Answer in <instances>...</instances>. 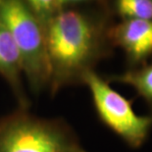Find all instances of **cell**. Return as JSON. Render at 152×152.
<instances>
[{
  "instance_id": "5",
  "label": "cell",
  "mask_w": 152,
  "mask_h": 152,
  "mask_svg": "<svg viewBox=\"0 0 152 152\" xmlns=\"http://www.w3.org/2000/svg\"><path fill=\"white\" fill-rule=\"evenodd\" d=\"M108 39L124 50L134 67L145 63L152 55V21L123 19L108 30Z\"/></svg>"
},
{
  "instance_id": "2",
  "label": "cell",
  "mask_w": 152,
  "mask_h": 152,
  "mask_svg": "<svg viewBox=\"0 0 152 152\" xmlns=\"http://www.w3.org/2000/svg\"><path fill=\"white\" fill-rule=\"evenodd\" d=\"M0 21L14 38L31 90L39 93L49 87L50 68L42 23L23 0H0Z\"/></svg>"
},
{
  "instance_id": "11",
  "label": "cell",
  "mask_w": 152,
  "mask_h": 152,
  "mask_svg": "<svg viewBox=\"0 0 152 152\" xmlns=\"http://www.w3.org/2000/svg\"><path fill=\"white\" fill-rule=\"evenodd\" d=\"M70 152H87V151H86L83 148L80 147V146H77V148H75V149H73L72 151H70Z\"/></svg>"
},
{
  "instance_id": "4",
  "label": "cell",
  "mask_w": 152,
  "mask_h": 152,
  "mask_svg": "<svg viewBox=\"0 0 152 152\" xmlns=\"http://www.w3.org/2000/svg\"><path fill=\"white\" fill-rule=\"evenodd\" d=\"M83 83L88 87L100 121L130 147L142 146L152 129V115L137 114L131 100L113 89L94 71L86 74Z\"/></svg>"
},
{
  "instance_id": "7",
  "label": "cell",
  "mask_w": 152,
  "mask_h": 152,
  "mask_svg": "<svg viewBox=\"0 0 152 152\" xmlns=\"http://www.w3.org/2000/svg\"><path fill=\"white\" fill-rule=\"evenodd\" d=\"M107 80L132 86L152 112V61L110 77Z\"/></svg>"
},
{
  "instance_id": "6",
  "label": "cell",
  "mask_w": 152,
  "mask_h": 152,
  "mask_svg": "<svg viewBox=\"0 0 152 152\" xmlns=\"http://www.w3.org/2000/svg\"><path fill=\"white\" fill-rule=\"evenodd\" d=\"M23 65L21 55L12 34L0 21V76L14 92L21 109H27L28 100L22 83Z\"/></svg>"
},
{
  "instance_id": "8",
  "label": "cell",
  "mask_w": 152,
  "mask_h": 152,
  "mask_svg": "<svg viewBox=\"0 0 152 152\" xmlns=\"http://www.w3.org/2000/svg\"><path fill=\"white\" fill-rule=\"evenodd\" d=\"M116 9L123 19L152 21V0H116Z\"/></svg>"
},
{
  "instance_id": "10",
  "label": "cell",
  "mask_w": 152,
  "mask_h": 152,
  "mask_svg": "<svg viewBox=\"0 0 152 152\" xmlns=\"http://www.w3.org/2000/svg\"><path fill=\"white\" fill-rule=\"evenodd\" d=\"M80 1H85V0H58V3H59L60 8L62 9L64 6L67 4H70V3H75V2H80Z\"/></svg>"
},
{
  "instance_id": "9",
  "label": "cell",
  "mask_w": 152,
  "mask_h": 152,
  "mask_svg": "<svg viewBox=\"0 0 152 152\" xmlns=\"http://www.w3.org/2000/svg\"><path fill=\"white\" fill-rule=\"evenodd\" d=\"M26 5L37 16L42 25L53 15L61 11L58 0H24Z\"/></svg>"
},
{
  "instance_id": "3",
  "label": "cell",
  "mask_w": 152,
  "mask_h": 152,
  "mask_svg": "<svg viewBox=\"0 0 152 152\" xmlns=\"http://www.w3.org/2000/svg\"><path fill=\"white\" fill-rule=\"evenodd\" d=\"M80 146L62 120L43 119L20 109L0 119V152H70Z\"/></svg>"
},
{
  "instance_id": "1",
  "label": "cell",
  "mask_w": 152,
  "mask_h": 152,
  "mask_svg": "<svg viewBox=\"0 0 152 152\" xmlns=\"http://www.w3.org/2000/svg\"><path fill=\"white\" fill-rule=\"evenodd\" d=\"M52 95L83 77L105 53L108 31L82 12L61 10L43 24ZM109 40V39H108Z\"/></svg>"
}]
</instances>
